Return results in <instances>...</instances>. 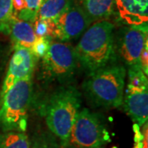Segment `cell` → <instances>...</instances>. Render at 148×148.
Returning <instances> with one entry per match:
<instances>
[{
  "mask_svg": "<svg viewBox=\"0 0 148 148\" xmlns=\"http://www.w3.org/2000/svg\"><path fill=\"white\" fill-rule=\"evenodd\" d=\"M54 22V38L60 41H69L79 38L91 25L84 11L74 0L70 2Z\"/></svg>",
  "mask_w": 148,
  "mask_h": 148,
  "instance_id": "cell-8",
  "label": "cell"
},
{
  "mask_svg": "<svg viewBox=\"0 0 148 148\" xmlns=\"http://www.w3.org/2000/svg\"><path fill=\"white\" fill-rule=\"evenodd\" d=\"M72 0H42L38 12V18L55 20Z\"/></svg>",
  "mask_w": 148,
  "mask_h": 148,
  "instance_id": "cell-14",
  "label": "cell"
},
{
  "mask_svg": "<svg viewBox=\"0 0 148 148\" xmlns=\"http://www.w3.org/2000/svg\"><path fill=\"white\" fill-rule=\"evenodd\" d=\"M114 25L109 20L94 22L74 48L78 64L89 73L116 63Z\"/></svg>",
  "mask_w": 148,
  "mask_h": 148,
  "instance_id": "cell-1",
  "label": "cell"
},
{
  "mask_svg": "<svg viewBox=\"0 0 148 148\" xmlns=\"http://www.w3.org/2000/svg\"><path fill=\"white\" fill-rule=\"evenodd\" d=\"M114 38L117 58L127 67L139 64L141 54L147 45V24L122 27Z\"/></svg>",
  "mask_w": 148,
  "mask_h": 148,
  "instance_id": "cell-7",
  "label": "cell"
},
{
  "mask_svg": "<svg viewBox=\"0 0 148 148\" xmlns=\"http://www.w3.org/2000/svg\"><path fill=\"white\" fill-rule=\"evenodd\" d=\"M125 77V66L117 63L89 73L82 86L85 96L95 106L119 108L124 97Z\"/></svg>",
  "mask_w": 148,
  "mask_h": 148,
  "instance_id": "cell-3",
  "label": "cell"
},
{
  "mask_svg": "<svg viewBox=\"0 0 148 148\" xmlns=\"http://www.w3.org/2000/svg\"><path fill=\"white\" fill-rule=\"evenodd\" d=\"M110 135L100 114L83 109L78 112L66 148H102Z\"/></svg>",
  "mask_w": 148,
  "mask_h": 148,
  "instance_id": "cell-6",
  "label": "cell"
},
{
  "mask_svg": "<svg viewBox=\"0 0 148 148\" xmlns=\"http://www.w3.org/2000/svg\"><path fill=\"white\" fill-rule=\"evenodd\" d=\"M136 148H141V143H138V146Z\"/></svg>",
  "mask_w": 148,
  "mask_h": 148,
  "instance_id": "cell-21",
  "label": "cell"
},
{
  "mask_svg": "<svg viewBox=\"0 0 148 148\" xmlns=\"http://www.w3.org/2000/svg\"><path fill=\"white\" fill-rule=\"evenodd\" d=\"M82 106L81 92L66 85L53 91L44 107L43 114L50 132L66 148L70 132Z\"/></svg>",
  "mask_w": 148,
  "mask_h": 148,
  "instance_id": "cell-2",
  "label": "cell"
},
{
  "mask_svg": "<svg viewBox=\"0 0 148 148\" xmlns=\"http://www.w3.org/2000/svg\"><path fill=\"white\" fill-rule=\"evenodd\" d=\"M80 6L91 23L109 20L114 15V0H80Z\"/></svg>",
  "mask_w": 148,
  "mask_h": 148,
  "instance_id": "cell-13",
  "label": "cell"
},
{
  "mask_svg": "<svg viewBox=\"0 0 148 148\" xmlns=\"http://www.w3.org/2000/svg\"><path fill=\"white\" fill-rule=\"evenodd\" d=\"M31 141L25 132L6 131L0 134V148H30Z\"/></svg>",
  "mask_w": 148,
  "mask_h": 148,
  "instance_id": "cell-15",
  "label": "cell"
},
{
  "mask_svg": "<svg viewBox=\"0 0 148 148\" xmlns=\"http://www.w3.org/2000/svg\"><path fill=\"white\" fill-rule=\"evenodd\" d=\"M41 62V74L47 82L66 84L72 81L78 66L74 47L66 41H51Z\"/></svg>",
  "mask_w": 148,
  "mask_h": 148,
  "instance_id": "cell-5",
  "label": "cell"
},
{
  "mask_svg": "<svg viewBox=\"0 0 148 148\" xmlns=\"http://www.w3.org/2000/svg\"><path fill=\"white\" fill-rule=\"evenodd\" d=\"M25 8L24 0H12V8H13V14L16 15Z\"/></svg>",
  "mask_w": 148,
  "mask_h": 148,
  "instance_id": "cell-20",
  "label": "cell"
},
{
  "mask_svg": "<svg viewBox=\"0 0 148 148\" xmlns=\"http://www.w3.org/2000/svg\"><path fill=\"white\" fill-rule=\"evenodd\" d=\"M38 59L32 49L21 46H14V52L11 57L0 91V98L16 82L32 78Z\"/></svg>",
  "mask_w": 148,
  "mask_h": 148,
  "instance_id": "cell-9",
  "label": "cell"
},
{
  "mask_svg": "<svg viewBox=\"0 0 148 148\" xmlns=\"http://www.w3.org/2000/svg\"><path fill=\"white\" fill-rule=\"evenodd\" d=\"M9 35L14 43V46H21L30 49H32L37 38L34 25L19 19L14 14L10 23Z\"/></svg>",
  "mask_w": 148,
  "mask_h": 148,
  "instance_id": "cell-12",
  "label": "cell"
},
{
  "mask_svg": "<svg viewBox=\"0 0 148 148\" xmlns=\"http://www.w3.org/2000/svg\"><path fill=\"white\" fill-rule=\"evenodd\" d=\"M116 9L127 25L147 24L148 0H114Z\"/></svg>",
  "mask_w": 148,
  "mask_h": 148,
  "instance_id": "cell-11",
  "label": "cell"
},
{
  "mask_svg": "<svg viewBox=\"0 0 148 148\" xmlns=\"http://www.w3.org/2000/svg\"><path fill=\"white\" fill-rule=\"evenodd\" d=\"M51 41H52V40L48 37L37 36L36 40L32 49L33 53L36 55L37 58H43L45 56Z\"/></svg>",
  "mask_w": 148,
  "mask_h": 148,
  "instance_id": "cell-19",
  "label": "cell"
},
{
  "mask_svg": "<svg viewBox=\"0 0 148 148\" xmlns=\"http://www.w3.org/2000/svg\"><path fill=\"white\" fill-rule=\"evenodd\" d=\"M30 148H63L52 133L40 132L31 142Z\"/></svg>",
  "mask_w": 148,
  "mask_h": 148,
  "instance_id": "cell-18",
  "label": "cell"
},
{
  "mask_svg": "<svg viewBox=\"0 0 148 148\" xmlns=\"http://www.w3.org/2000/svg\"><path fill=\"white\" fill-rule=\"evenodd\" d=\"M12 16V0H0V32L9 34Z\"/></svg>",
  "mask_w": 148,
  "mask_h": 148,
  "instance_id": "cell-16",
  "label": "cell"
},
{
  "mask_svg": "<svg viewBox=\"0 0 148 148\" xmlns=\"http://www.w3.org/2000/svg\"><path fill=\"white\" fill-rule=\"evenodd\" d=\"M32 98V78L16 82L0 98V126L3 132L26 131Z\"/></svg>",
  "mask_w": 148,
  "mask_h": 148,
  "instance_id": "cell-4",
  "label": "cell"
},
{
  "mask_svg": "<svg viewBox=\"0 0 148 148\" xmlns=\"http://www.w3.org/2000/svg\"><path fill=\"white\" fill-rule=\"evenodd\" d=\"M24 9L15 16L21 20L27 21L33 24L38 16V12L42 0H24Z\"/></svg>",
  "mask_w": 148,
  "mask_h": 148,
  "instance_id": "cell-17",
  "label": "cell"
},
{
  "mask_svg": "<svg viewBox=\"0 0 148 148\" xmlns=\"http://www.w3.org/2000/svg\"><path fill=\"white\" fill-rule=\"evenodd\" d=\"M148 85L127 83L123 104L124 110L138 126L147 123L148 119Z\"/></svg>",
  "mask_w": 148,
  "mask_h": 148,
  "instance_id": "cell-10",
  "label": "cell"
}]
</instances>
